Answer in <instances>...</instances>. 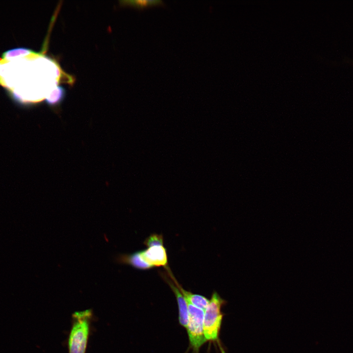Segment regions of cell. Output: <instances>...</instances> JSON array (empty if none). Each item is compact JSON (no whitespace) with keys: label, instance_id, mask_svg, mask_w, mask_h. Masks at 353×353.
Here are the masks:
<instances>
[{"label":"cell","instance_id":"52a82bcc","mask_svg":"<svg viewBox=\"0 0 353 353\" xmlns=\"http://www.w3.org/2000/svg\"><path fill=\"white\" fill-rule=\"evenodd\" d=\"M65 94V88L62 86H57L46 98V101L49 105H56L63 101Z\"/></svg>","mask_w":353,"mask_h":353},{"label":"cell","instance_id":"3957f363","mask_svg":"<svg viewBox=\"0 0 353 353\" xmlns=\"http://www.w3.org/2000/svg\"><path fill=\"white\" fill-rule=\"evenodd\" d=\"M189 320L186 328L191 346L196 350L206 342L203 332L204 311L187 302Z\"/></svg>","mask_w":353,"mask_h":353},{"label":"cell","instance_id":"ba28073f","mask_svg":"<svg viewBox=\"0 0 353 353\" xmlns=\"http://www.w3.org/2000/svg\"><path fill=\"white\" fill-rule=\"evenodd\" d=\"M34 52L32 50L25 48H17L4 52L1 59H11L18 57H24Z\"/></svg>","mask_w":353,"mask_h":353},{"label":"cell","instance_id":"30bf717a","mask_svg":"<svg viewBox=\"0 0 353 353\" xmlns=\"http://www.w3.org/2000/svg\"><path fill=\"white\" fill-rule=\"evenodd\" d=\"M163 237L161 234H152L144 241V244L148 248L156 246H163Z\"/></svg>","mask_w":353,"mask_h":353},{"label":"cell","instance_id":"7a4b0ae2","mask_svg":"<svg viewBox=\"0 0 353 353\" xmlns=\"http://www.w3.org/2000/svg\"><path fill=\"white\" fill-rule=\"evenodd\" d=\"M89 310L74 314V323L69 340V353H85L89 334Z\"/></svg>","mask_w":353,"mask_h":353},{"label":"cell","instance_id":"5b68a950","mask_svg":"<svg viewBox=\"0 0 353 353\" xmlns=\"http://www.w3.org/2000/svg\"><path fill=\"white\" fill-rule=\"evenodd\" d=\"M140 253L143 259L152 267L162 266L165 268L167 266V253L163 246L148 248L140 251Z\"/></svg>","mask_w":353,"mask_h":353},{"label":"cell","instance_id":"9c48e42d","mask_svg":"<svg viewBox=\"0 0 353 353\" xmlns=\"http://www.w3.org/2000/svg\"><path fill=\"white\" fill-rule=\"evenodd\" d=\"M124 4H130L142 9L146 7L153 5H165L166 3L162 0H144L125 1Z\"/></svg>","mask_w":353,"mask_h":353},{"label":"cell","instance_id":"6da1fadb","mask_svg":"<svg viewBox=\"0 0 353 353\" xmlns=\"http://www.w3.org/2000/svg\"><path fill=\"white\" fill-rule=\"evenodd\" d=\"M226 303L216 292H213L204 313L203 332L207 341L219 339L223 317L221 308Z\"/></svg>","mask_w":353,"mask_h":353},{"label":"cell","instance_id":"8fae6325","mask_svg":"<svg viewBox=\"0 0 353 353\" xmlns=\"http://www.w3.org/2000/svg\"></svg>","mask_w":353,"mask_h":353},{"label":"cell","instance_id":"277c9868","mask_svg":"<svg viewBox=\"0 0 353 353\" xmlns=\"http://www.w3.org/2000/svg\"><path fill=\"white\" fill-rule=\"evenodd\" d=\"M160 275L174 293L178 304L179 323L181 326L186 328L189 320L188 307L187 301L184 296L167 273L160 272Z\"/></svg>","mask_w":353,"mask_h":353},{"label":"cell","instance_id":"8992f818","mask_svg":"<svg viewBox=\"0 0 353 353\" xmlns=\"http://www.w3.org/2000/svg\"><path fill=\"white\" fill-rule=\"evenodd\" d=\"M119 263L128 264L139 270H148L153 268L141 257L140 251L131 254H122L116 258Z\"/></svg>","mask_w":353,"mask_h":353}]
</instances>
